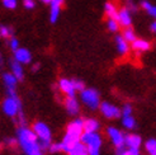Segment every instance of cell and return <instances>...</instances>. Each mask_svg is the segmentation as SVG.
<instances>
[{"label":"cell","instance_id":"18","mask_svg":"<svg viewBox=\"0 0 156 155\" xmlns=\"http://www.w3.org/2000/svg\"><path fill=\"white\" fill-rule=\"evenodd\" d=\"M12 70H13V75L17 78V80L23 79V69L18 61H13L12 63Z\"/></svg>","mask_w":156,"mask_h":155},{"label":"cell","instance_id":"30","mask_svg":"<svg viewBox=\"0 0 156 155\" xmlns=\"http://www.w3.org/2000/svg\"><path fill=\"white\" fill-rule=\"evenodd\" d=\"M73 81V85H74V89L75 90H84V84L81 83V81H79V80H71Z\"/></svg>","mask_w":156,"mask_h":155},{"label":"cell","instance_id":"34","mask_svg":"<svg viewBox=\"0 0 156 155\" xmlns=\"http://www.w3.org/2000/svg\"><path fill=\"white\" fill-rule=\"evenodd\" d=\"M131 113H132L131 106H124V108H123V116H131Z\"/></svg>","mask_w":156,"mask_h":155},{"label":"cell","instance_id":"27","mask_svg":"<svg viewBox=\"0 0 156 155\" xmlns=\"http://www.w3.org/2000/svg\"><path fill=\"white\" fill-rule=\"evenodd\" d=\"M123 125L126 126L127 128H133L135 127V120H133V117H131V116H124Z\"/></svg>","mask_w":156,"mask_h":155},{"label":"cell","instance_id":"8","mask_svg":"<svg viewBox=\"0 0 156 155\" xmlns=\"http://www.w3.org/2000/svg\"><path fill=\"white\" fill-rule=\"evenodd\" d=\"M100 110H102V113L108 118H115L121 114V111L118 108L113 104H109V103H103L102 107H100Z\"/></svg>","mask_w":156,"mask_h":155},{"label":"cell","instance_id":"7","mask_svg":"<svg viewBox=\"0 0 156 155\" xmlns=\"http://www.w3.org/2000/svg\"><path fill=\"white\" fill-rule=\"evenodd\" d=\"M108 135L112 139V142L117 146V148H122L123 144H124V137L122 136V132L119 130H117L114 127L108 128Z\"/></svg>","mask_w":156,"mask_h":155},{"label":"cell","instance_id":"11","mask_svg":"<svg viewBox=\"0 0 156 155\" xmlns=\"http://www.w3.org/2000/svg\"><path fill=\"white\" fill-rule=\"evenodd\" d=\"M79 141H80V137H79V136H74V135L66 134V136L64 137V140H62L61 148H62V150L69 151L76 142H79Z\"/></svg>","mask_w":156,"mask_h":155},{"label":"cell","instance_id":"1","mask_svg":"<svg viewBox=\"0 0 156 155\" xmlns=\"http://www.w3.org/2000/svg\"><path fill=\"white\" fill-rule=\"evenodd\" d=\"M19 144L26 151L27 155H42L41 145L37 141V136L33 131H30L26 127H22L18 131Z\"/></svg>","mask_w":156,"mask_h":155},{"label":"cell","instance_id":"19","mask_svg":"<svg viewBox=\"0 0 156 155\" xmlns=\"http://www.w3.org/2000/svg\"><path fill=\"white\" fill-rule=\"evenodd\" d=\"M4 83L6 84V87L9 90H14L15 84H17V78L13 74H4Z\"/></svg>","mask_w":156,"mask_h":155},{"label":"cell","instance_id":"26","mask_svg":"<svg viewBox=\"0 0 156 155\" xmlns=\"http://www.w3.org/2000/svg\"><path fill=\"white\" fill-rule=\"evenodd\" d=\"M118 27H119V24H118V22H117V19H114V18H109L108 19V28H109V31L115 32V31H118Z\"/></svg>","mask_w":156,"mask_h":155},{"label":"cell","instance_id":"40","mask_svg":"<svg viewBox=\"0 0 156 155\" xmlns=\"http://www.w3.org/2000/svg\"><path fill=\"white\" fill-rule=\"evenodd\" d=\"M0 65H2V57H0Z\"/></svg>","mask_w":156,"mask_h":155},{"label":"cell","instance_id":"29","mask_svg":"<svg viewBox=\"0 0 156 155\" xmlns=\"http://www.w3.org/2000/svg\"><path fill=\"white\" fill-rule=\"evenodd\" d=\"M3 4L8 9H14V8L17 6V0H3Z\"/></svg>","mask_w":156,"mask_h":155},{"label":"cell","instance_id":"20","mask_svg":"<svg viewBox=\"0 0 156 155\" xmlns=\"http://www.w3.org/2000/svg\"><path fill=\"white\" fill-rule=\"evenodd\" d=\"M115 42H117V47H118V51L122 53V55H124V53L128 52V45L127 42L123 40V37L118 36L115 38Z\"/></svg>","mask_w":156,"mask_h":155},{"label":"cell","instance_id":"14","mask_svg":"<svg viewBox=\"0 0 156 155\" xmlns=\"http://www.w3.org/2000/svg\"><path fill=\"white\" fill-rule=\"evenodd\" d=\"M124 142L127 144V146H129V149H136L138 150L140 145H141V137L138 135H128L126 137Z\"/></svg>","mask_w":156,"mask_h":155},{"label":"cell","instance_id":"36","mask_svg":"<svg viewBox=\"0 0 156 155\" xmlns=\"http://www.w3.org/2000/svg\"><path fill=\"white\" fill-rule=\"evenodd\" d=\"M62 3H64V0H52L51 5L52 4H55V5H62Z\"/></svg>","mask_w":156,"mask_h":155},{"label":"cell","instance_id":"4","mask_svg":"<svg viewBox=\"0 0 156 155\" xmlns=\"http://www.w3.org/2000/svg\"><path fill=\"white\" fill-rule=\"evenodd\" d=\"M34 134L38 139H41L42 148H48L51 142V131L48 126H46L42 122H37L34 125Z\"/></svg>","mask_w":156,"mask_h":155},{"label":"cell","instance_id":"9","mask_svg":"<svg viewBox=\"0 0 156 155\" xmlns=\"http://www.w3.org/2000/svg\"><path fill=\"white\" fill-rule=\"evenodd\" d=\"M14 56H15V61H18L19 64H28L30 63V59H32V56H30V52L26 49H17L14 51Z\"/></svg>","mask_w":156,"mask_h":155},{"label":"cell","instance_id":"32","mask_svg":"<svg viewBox=\"0 0 156 155\" xmlns=\"http://www.w3.org/2000/svg\"><path fill=\"white\" fill-rule=\"evenodd\" d=\"M50 146H51V145H50ZM50 150H51L52 153H58V151H61V150H62L61 144H53L51 148H50Z\"/></svg>","mask_w":156,"mask_h":155},{"label":"cell","instance_id":"23","mask_svg":"<svg viewBox=\"0 0 156 155\" xmlns=\"http://www.w3.org/2000/svg\"><path fill=\"white\" fill-rule=\"evenodd\" d=\"M123 40L126 42H133L136 40V36L133 33V31H132L131 28L127 27V29L123 32Z\"/></svg>","mask_w":156,"mask_h":155},{"label":"cell","instance_id":"39","mask_svg":"<svg viewBox=\"0 0 156 155\" xmlns=\"http://www.w3.org/2000/svg\"><path fill=\"white\" fill-rule=\"evenodd\" d=\"M43 3H46V4H51L52 3V0H42Z\"/></svg>","mask_w":156,"mask_h":155},{"label":"cell","instance_id":"3","mask_svg":"<svg viewBox=\"0 0 156 155\" xmlns=\"http://www.w3.org/2000/svg\"><path fill=\"white\" fill-rule=\"evenodd\" d=\"M10 97H8L3 103V110L8 116H15L20 110V100L15 96L14 90H9Z\"/></svg>","mask_w":156,"mask_h":155},{"label":"cell","instance_id":"16","mask_svg":"<svg viewBox=\"0 0 156 155\" xmlns=\"http://www.w3.org/2000/svg\"><path fill=\"white\" fill-rule=\"evenodd\" d=\"M65 104H66V108H67L69 113H71V114H76L77 112H79V104H77L76 99H75L74 97H69V98L66 99Z\"/></svg>","mask_w":156,"mask_h":155},{"label":"cell","instance_id":"35","mask_svg":"<svg viewBox=\"0 0 156 155\" xmlns=\"http://www.w3.org/2000/svg\"><path fill=\"white\" fill-rule=\"evenodd\" d=\"M123 154L124 155H140L138 150H136V149H129L128 151H123Z\"/></svg>","mask_w":156,"mask_h":155},{"label":"cell","instance_id":"38","mask_svg":"<svg viewBox=\"0 0 156 155\" xmlns=\"http://www.w3.org/2000/svg\"><path fill=\"white\" fill-rule=\"evenodd\" d=\"M38 67H40V64H36V65L33 66V71H37V70H38Z\"/></svg>","mask_w":156,"mask_h":155},{"label":"cell","instance_id":"6","mask_svg":"<svg viewBox=\"0 0 156 155\" xmlns=\"http://www.w3.org/2000/svg\"><path fill=\"white\" fill-rule=\"evenodd\" d=\"M115 19H117V22H118V24L123 26V27H129L131 23H132L131 14H129L128 9H126V8H123V9H121L118 13H117Z\"/></svg>","mask_w":156,"mask_h":155},{"label":"cell","instance_id":"25","mask_svg":"<svg viewBox=\"0 0 156 155\" xmlns=\"http://www.w3.org/2000/svg\"><path fill=\"white\" fill-rule=\"evenodd\" d=\"M146 149L150 153V155H156V141L154 140V139L146 142Z\"/></svg>","mask_w":156,"mask_h":155},{"label":"cell","instance_id":"21","mask_svg":"<svg viewBox=\"0 0 156 155\" xmlns=\"http://www.w3.org/2000/svg\"><path fill=\"white\" fill-rule=\"evenodd\" d=\"M60 9H61V5H51V13H50V20L51 23H55L57 20L58 15H60Z\"/></svg>","mask_w":156,"mask_h":155},{"label":"cell","instance_id":"10","mask_svg":"<svg viewBox=\"0 0 156 155\" xmlns=\"http://www.w3.org/2000/svg\"><path fill=\"white\" fill-rule=\"evenodd\" d=\"M84 122L81 120H76L74 122H71L69 125L67 127V134L70 135H74V136H81V132H83V130H84Z\"/></svg>","mask_w":156,"mask_h":155},{"label":"cell","instance_id":"5","mask_svg":"<svg viewBox=\"0 0 156 155\" xmlns=\"http://www.w3.org/2000/svg\"><path fill=\"white\" fill-rule=\"evenodd\" d=\"M81 99L83 102L90 108H97L99 106V94L94 90V89H87L83 90L81 93Z\"/></svg>","mask_w":156,"mask_h":155},{"label":"cell","instance_id":"33","mask_svg":"<svg viewBox=\"0 0 156 155\" xmlns=\"http://www.w3.org/2000/svg\"><path fill=\"white\" fill-rule=\"evenodd\" d=\"M23 4H24V6L27 8V9H33L34 8V2L33 0H24Z\"/></svg>","mask_w":156,"mask_h":155},{"label":"cell","instance_id":"31","mask_svg":"<svg viewBox=\"0 0 156 155\" xmlns=\"http://www.w3.org/2000/svg\"><path fill=\"white\" fill-rule=\"evenodd\" d=\"M9 46H10V49H12L13 51H15V50L19 47V42H18V40H15V38H12L10 42H9Z\"/></svg>","mask_w":156,"mask_h":155},{"label":"cell","instance_id":"41","mask_svg":"<svg viewBox=\"0 0 156 155\" xmlns=\"http://www.w3.org/2000/svg\"><path fill=\"white\" fill-rule=\"evenodd\" d=\"M121 155H124V154H123V153H122V154H121Z\"/></svg>","mask_w":156,"mask_h":155},{"label":"cell","instance_id":"15","mask_svg":"<svg viewBox=\"0 0 156 155\" xmlns=\"http://www.w3.org/2000/svg\"><path fill=\"white\" fill-rule=\"evenodd\" d=\"M132 47H133L136 51H140V52H144V51H149L150 47H151V45L150 42H147L145 40H136L132 42Z\"/></svg>","mask_w":156,"mask_h":155},{"label":"cell","instance_id":"13","mask_svg":"<svg viewBox=\"0 0 156 155\" xmlns=\"http://www.w3.org/2000/svg\"><path fill=\"white\" fill-rule=\"evenodd\" d=\"M67 153H69V155H89L87 146H85L83 142H80V141L76 142Z\"/></svg>","mask_w":156,"mask_h":155},{"label":"cell","instance_id":"37","mask_svg":"<svg viewBox=\"0 0 156 155\" xmlns=\"http://www.w3.org/2000/svg\"><path fill=\"white\" fill-rule=\"evenodd\" d=\"M155 28H156V23L154 22V23H152V24H151V31H152V32H155V31H156Z\"/></svg>","mask_w":156,"mask_h":155},{"label":"cell","instance_id":"17","mask_svg":"<svg viewBox=\"0 0 156 155\" xmlns=\"http://www.w3.org/2000/svg\"><path fill=\"white\" fill-rule=\"evenodd\" d=\"M83 127L85 130V132H95V131L98 130V127H99V123L95 120H87L84 122Z\"/></svg>","mask_w":156,"mask_h":155},{"label":"cell","instance_id":"22","mask_svg":"<svg viewBox=\"0 0 156 155\" xmlns=\"http://www.w3.org/2000/svg\"><path fill=\"white\" fill-rule=\"evenodd\" d=\"M104 9H105V13L108 14V17H109V18H114V19H115V17H117V10H115L114 4H112V3H107L105 6H104Z\"/></svg>","mask_w":156,"mask_h":155},{"label":"cell","instance_id":"28","mask_svg":"<svg viewBox=\"0 0 156 155\" xmlns=\"http://www.w3.org/2000/svg\"><path fill=\"white\" fill-rule=\"evenodd\" d=\"M0 36L4 37V38H9L12 36V29L9 27L2 26V27H0Z\"/></svg>","mask_w":156,"mask_h":155},{"label":"cell","instance_id":"2","mask_svg":"<svg viewBox=\"0 0 156 155\" xmlns=\"http://www.w3.org/2000/svg\"><path fill=\"white\" fill-rule=\"evenodd\" d=\"M81 137V142L87 145L88 154L89 155H99V149L102 146V140L100 136L95 132H85Z\"/></svg>","mask_w":156,"mask_h":155},{"label":"cell","instance_id":"24","mask_svg":"<svg viewBox=\"0 0 156 155\" xmlns=\"http://www.w3.org/2000/svg\"><path fill=\"white\" fill-rule=\"evenodd\" d=\"M141 5H142V8H144V9H145L147 13H149L150 15H152V17H155V15H156V9H155V6L151 5L149 2H142Z\"/></svg>","mask_w":156,"mask_h":155},{"label":"cell","instance_id":"12","mask_svg":"<svg viewBox=\"0 0 156 155\" xmlns=\"http://www.w3.org/2000/svg\"><path fill=\"white\" fill-rule=\"evenodd\" d=\"M60 88L61 90L66 93L69 97H74L75 96V89H74V85H73V81L71 80H67V79H61L60 80Z\"/></svg>","mask_w":156,"mask_h":155}]
</instances>
